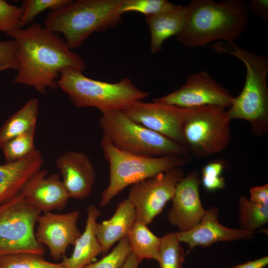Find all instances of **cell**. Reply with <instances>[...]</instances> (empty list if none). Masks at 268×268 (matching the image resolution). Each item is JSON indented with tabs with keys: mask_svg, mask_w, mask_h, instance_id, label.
<instances>
[{
	"mask_svg": "<svg viewBox=\"0 0 268 268\" xmlns=\"http://www.w3.org/2000/svg\"><path fill=\"white\" fill-rule=\"evenodd\" d=\"M7 35L17 46L19 67L14 82L31 86L40 94L58 87L62 71L85 69L84 61L65 39L44 26L34 23Z\"/></svg>",
	"mask_w": 268,
	"mask_h": 268,
	"instance_id": "1",
	"label": "cell"
},
{
	"mask_svg": "<svg viewBox=\"0 0 268 268\" xmlns=\"http://www.w3.org/2000/svg\"><path fill=\"white\" fill-rule=\"evenodd\" d=\"M248 5L243 0H192L186 5L185 23L176 39L189 48L217 40L234 43L246 29Z\"/></svg>",
	"mask_w": 268,
	"mask_h": 268,
	"instance_id": "2",
	"label": "cell"
},
{
	"mask_svg": "<svg viewBox=\"0 0 268 268\" xmlns=\"http://www.w3.org/2000/svg\"><path fill=\"white\" fill-rule=\"evenodd\" d=\"M211 47L217 52L237 58L246 67L244 87L240 93L234 97L227 110L230 119L246 121L257 136L266 134L268 131V57L242 48L235 43L218 42Z\"/></svg>",
	"mask_w": 268,
	"mask_h": 268,
	"instance_id": "3",
	"label": "cell"
},
{
	"mask_svg": "<svg viewBox=\"0 0 268 268\" xmlns=\"http://www.w3.org/2000/svg\"><path fill=\"white\" fill-rule=\"evenodd\" d=\"M122 0H77L51 11L44 26L63 34L71 50L79 47L93 33L117 27L122 20Z\"/></svg>",
	"mask_w": 268,
	"mask_h": 268,
	"instance_id": "4",
	"label": "cell"
},
{
	"mask_svg": "<svg viewBox=\"0 0 268 268\" xmlns=\"http://www.w3.org/2000/svg\"><path fill=\"white\" fill-rule=\"evenodd\" d=\"M100 144L109 167V184L99 202L102 207L126 187L190 161V157L180 155L151 157L128 153L115 147L104 136Z\"/></svg>",
	"mask_w": 268,
	"mask_h": 268,
	"instance_id": "5",
	"label": "cell"
},
{
	"mask_svg": "<svg viewBox=\"0 0 268 268\" xmlns=\"http://www.w3.org/2000/svg\"><path fill=\"white\" fill-rule=\"evenodd\" d=\"M58 86L67 94L76 107H95L101 112L123 111L149 95L136 87L128 78L110 83L90 78L82 72L74 70L62 71Z\"/></svg>",
	"mask_w": 268,
	"mask_h": 268,
	"instance_id": "6",
	"label": "cell"
},
{
	"mask_svg": "<svg viewBox=\"0 0 268 268\" xmlns=\"http://www.w3.org/2000/svg\"><path fill=\"white\" fill-rule=\"evenodd\" d=\"M101 112L99 125L103 133V136L118 149L151 157H189L185 147L132 120L122 111Z\"/></svg>",
	"mask_w": 268,
	"mask_h": 268,
	"instance_id": "7",
	"label": "cell"
},
{
	"mask_svg": "<svg viewBox=\"0 0 268 268\" xmlns=\"http://www.w3.org/2000/svg\"><path fill=\"white\" fill-rule=\"evenodd\" d=\"M231 121L227 110L221 107L185 109L182 134L189 153L203 158L225 149L231 138Z\"/></svg>",
	"mask_w": 268,
	"mask_h": 268,
	"instance_id": "8",
	"label": "cell"
},
{
	"mask_svg": "<svg viewBox=\"0 0 268 268\" xmlns=\"http://www.w3.org/2000/svg\"><path fill=\"white\" fill-rule=\"evenodd\" d=\"M41 213L20 193L0 203V257L19 253L44 254L34 231Z\"/></svg>",
	"mask_w": 268,
	"mask_h": 268,
	"instance_id": "9",
	"label": "cell"
},
{
	"mask_svg": "<svg viewBox=\"0 0 268 268\" xmlns=\"http://www.w3.org/2000/svg\"><path fill=\"white\" fill-rule=\"evenodd\" d=\"M184 176L182 166L176 167L131 186L127 199L134 207L136 220L150 223L172 200Z\"/></svg>",
	"mask_w": 268,
	"mask_h": 268,
	"instance_id": "10",
	"label": "cell"
},
{
	"mask_svg": "<svg viewBox=\"0 0 268 268\" xmlns=\"http://www.w3.org/2000/svg\"><path fill=\"white\" fill-rule=\"evenodd\" d=\"M234 97L203 70L190 74L185 84L176 90L153 101L182 108L190 109L205 106L229 108Z\"/></svg>",
	"mask_w": 268,
	"mask_h": 268,
	"instance_id": "11",
	"label": "cell"
},
{
	"mask_svg": "<svg viewBox=\"0 0 268 268\" xmlns=\"http://www.w3.org/2000/svg\"><path fill=\"white\" fill-rule=\"evenodd\" d=\"M122 111L132 120L185 147L182 134L185 108L138 101Z\"/></svg>",
	"mask_w": 268,
	"mask_h": 268,
	"instance_id": "12",
	"label": "cell"
},
{
	"mask_svg": "<svg viewBox=\"0 0 268 268\" xmlns=\"http://www.w3.org/2000/svg\"><path fill=\"white\" fill-rule=\"evenodd\" d=\"M79 217L77 210L61 214L45 212L38 217L36 238L47 247L53 259H63L67 247L80 235L77 226Z\"/></svg>",
	"mask_w": 268,
	"mask_h": 268,
	"instance_id": "13",
	"label": "cell"
},
{
	"mask_svg": "<svg viewBox=\"0 0 268 268\" xmlns=\"http://www.w3.org/2000/svg\"><path fill=\"white\" fill-rule=\"evenodd\" d=\"M200 184L198 172L193 170L184 176L176 186L167 219L180 232L189 230L197 225L206 212L200 199Z\"/></svg>",
	"mask_w": 268,
	"mask_h": 268,
	"instance_id": "14",
	"label": "cell"
},
{
	"mask_svg": "<svg viewBox=\"0 0 268 268\" xmlns=\"http://www.w3.org/2000/svg\"><path fill=\"white\" fill-rule=\"evenodd\" d=\"M47 174L46 170L41 169L26 182L20 192L30 205L43 213L64 208L70 198L59 175Z\"/></svg>",
	"mask_w": 268,
	"mask_h": 268,
	"instance_id": "15",
	"label": "cell"
},
{
	"mask_svg": "<svg viewBox=\"0 0 268 268\" xmlns=\"http://www.w3.org/2000/svg\"><path fill=\"white\" fill-rule=\"evenodd\" d=\"M218 210L215 207L206 210L200 222L192 229L176 232L180 242L188 244L189 251L197 246L208 247L220 241L250 239L254 232L226 227L218 221Z\"/></svg>",
	"mask_w": 268,
	"mask_h": 268,
	"instance_id": "16",
	"label": "cell"
},
{
	"mask_svg": "<svg viewBox=\"0 0 268 268\" xmlns=\"http://www.w3.org/2000/svg\"><path fill=\"white\" fill-rule=\"evenodd\" d=\"M56 163L63 175L62 182L70 198L81 200L90 195L96 173L86 154L70 150L59 156Z\"/></svg>",
	"mask_w": 268,
	"mask_h": 268,
	"instance_id": "17",
	"label": "cell"
},
{
	"mask_svg": "<svg viewBox=\"0 0 268 268\" xmlns=\"http://www.w3.org/2000/svg\"><path fill=\"white\" fill-rule=\"evenodd\" d=\"M43 162L41 152L35 149L20 159L0 164V203L19 194L26 182L41 169Z\"/></svg>",
	"mask_w": 268,
	"mask_h": 268,
	"instance_id": "18",
	"label": "cell"
},
{
	"mask_svg": "<svg viewBox=\"0 0 268 268\" xmlns=\"http://www.w3.org/2000/svg\"><path fill=\"white\" fill-rule=\"evenodd\" d=\"M87 219L84 230L75 241L70 256H65L61 263L63 268H83L93 263L97 256L102 253L97 240L95 226L101 212L93 205L86 207Z\"/></svg>",
	"mask_w": 268,
	"mask_h": 268,
	"instance_id": "19",
	"label": "cell"
},
{
	"mask_svg": "<svg viewBox=\"0 0 268 268\" xmlns=\"http://www.w3.org/2000/svg\"><path fill=\"white\" fill-rule=\"evenodd\" d=\"M135 220L134 207L126 199L119 202L110 219L101 223L97 222L95 233L103 255L107 253L115 243L128 236Z\"/></svg>",
	"mask_w": 268,
	"mask_h": 268,
	"instance_id": "20",
	"label": "cell"
},
{
	"mask_svg": "<svg viewBox=\"0 0 268 268\" xmlns=\"http://www.w3.org/2000/svg\"><path fill=\"white\" fill-rule=\"evenodd\" d=\"M186 6L174 4L153 15L145 16L150 33V51L156 53L161 50L164 41L176 36L182 29L186 16Z\"/></svg>",
	"mask_w": 268,
	"mask_h": 268,
	"instance_id": "21",
	"label": "cell"
},
{
	"mask_svg": "<svg viewBox=\"0 0 268 268\" xmlns=\"http://www.w3.org/2000/svg\"><path fill=\"white\" fill-rule=\"evenodd\" d=\"M39 101L31 98L9 118L0 128V148L6 142L36 127Z\"/></svg>",
	"mask_w": 268,
	"mask_h": 268,
	"instance_id": "22",
	"label": "cell"
},
{
	"mask_svg": "<svg viewBox=\"0 0 268 268\" xmlns=\"http://www.w3.org/2000/svg\"><path fill=\"white\" fill-rule=\"evenodd\" d=\"M127 238L132 252L140 261L152 259L158 261L161 238L153 233L147 224L136 220Z\"/></svg>",
	"mask_w": 268,
	"mask_h": 268,
	"instance_id": "23",
	"label": "cell"
},
{
	"mask_svg": "<svg viewBox=\"0 0 268 268\" xmlns=\"http://www.w3.org/2000/svg\"><path fill=\"white\" fill-rule=\"evenodd\" d=\"M239 221L241 229L254 232L268 222V206L250 201L241 196L239 201Z\"/></svg>",
	"mask_w": 268,
	"mask_h": 268,
	"instance_id": "24",
	"label": "cell"
},
{
	"mask_svg": "<svg viewBox=\"0 0 268 268\" xmlns=\"http://www.w3.org/2000/svg\"><path fill=\"white\" fill-rule=\"evenodd\" d=\"M158 254L159 268H182L185 253L176 232L161 238Z\"/></svg>",
	"mask_w": 268,
	"mask_h": 268,
	"instance_id": "25",
	"label": "cell"
},
{
	"mask_svg": "<svg viewBox=\"0 0 268 268\" xmlns=\"http://www.w3.org/2000/svg\"><path fill=\"white\" fill-rule=\"evenodd\" d=\"M0 268H63L62 264L50 262L43 255L19 253L0 257Z\"/></svg>",
	"mask_w": 268,
	"mask_h": 268,
	"instance_id": "26",
	"label": "cell"
},
{
	"mask_svg": "<svg viewBox=\"0 0 268 268\" xmlns=\"http://www.w3.org/2000/svg\"><path fill=\"white\" fill-rule=\"evenodd\" d=\"M36 127L12 138L3 145L2 148L6 162L20 159L34 151Z\"/></svg>",
	"mask_w": 268,
	"mask_h": 268,
	"instance_id": "27",
	"label": "cell"
},
{
	"mask_svg": "<svg viewBox=\"0 0 268 268\" xmlns=\"http://www.w3.org/2000/svg\"><path fill=\"white\" fill-rule=\"evenodd\" d=\"M72 1L71 0H24L20 6L22 14L20 29L31 22L41 12L48 9L54 11L61 9Z\"/></svg>",
	"mask_w": 268,
	"mask_h": 268,
	"instance_id": "28",
	"label": "cell"
},
{
	"mask_svg": "<svg viewBox=\"0 0 268 268\" xmlns=\"http://www.w3.org/2000/svg\"><path fill=\"white\" fill-rule=\"evenodd\" d=\"M131 253L127 237L119 241L110 253L83 268H121Z\"/></svg>",
	"mask_w": 268,
	"mask_h": 268,
	"instance_id": "29",
	"label": "cell"
},
{
	"mask_svg": "<svg viewBox=\"0 0 268 268\" xmlns=\"http://www.w3.org/2000/svg\"><path fill=\"white\" fill-rule=\"evenodd\" d=\"M172 3L167 0H122L119 12L121 15L137 12L148 16L163 10Z\"/></svg>",
	"mask_w": 268,
	"mask_h": 268,
	"instance_id": "30",
	"label": "cell"
},
{
	"mask_svg": "<svg viewBox=\"0 0 268 268\" xmlns=\"http://www.w3.org/2000/svg\"><path fill=\"white\" fill-rule=\"evenodd\" d=\"M224 169L223 162L218 160L210 161L202 168L201 182L206 191L212 192L224 188L225 180L222 176Z\"/></svg>",
	"mask_w": 268,
	"mask_h": 268,
	"instance_id": "31",
	"label": "cell"
},
{
	"mask_svg": "<svg viewBox=\"0 0 268 268\" xmlns=\"http://www.w3.org/2000/svg\"><path fill=\"white\" fill-rule=\"evenodd\" d=\"M20 6L0 0V31L7 33L20 29Z\"/></svg>",
	"mask_w": 268,
	"mask_h": 268,
	"instance_id": "32",
	"label": "cell"
},
{
	"mask_svg": "<svg viewBox=\"0 0 268 268\" xmlns=\"http://www.w3.org/2000/svg\"><path fill=\"white\" fill-rule=\"evenodd\" d=\"M17 46L15 40L0 41V67L17 71Z\"/></svg>",
	"mask_w": 268,
	"mask_h": 268,
	"instance_id": "33",
	"label": "cell"
},
{
	"mask_svg": "<svg viewBox=\"0 0 268 268\" xmlns=\"http://www.w3.org/2000/svg\"><path fill=\"white\" fill-rule=\"evenodd\" d=\"M250 201L257 204L268 206V185L252 187L250 190Z\"/></svg>",
	"mask_w": 268,
	"mask_h": 268,
	"instance_id": "34",
	"label": "cell"
},
{
	"mask_svg": "<svg viewBox=\"0 0 268 268\" xmlns=\"http://www.w3.org/2000/svg\"><path fill=\"white\" fill-rule=\"evenodd\" d=\"M248 10L265 21L268 20V0H251L248 5Z\"/></svg>",
	"mask_w": 268,
	"mask_h": 268,
	"instance_id": "35",
	"label": "cell"
},
{
	"mask_svg": "<svg viewBox=\"0 0 268 268\" xmlns=\"http://www.w3.org/2000/svg\"><path fill=\"white\" fill-rule=\"evenodd\" d=\"M268 264V257L265 256L254 261L237 265L231 268H264Z\"/></svg>",
	"mask_w": 268,
	"mask_h": 268,
	"instance_id": "36",
	"label": "cell"
},
{
	"mask_svg": "<svg viewBox=\"0 0 268 268\" xmlns=\"http://www.w3.org/2000/svg\"><path fill=\"white\" fill-rule=\"evenodd\" d=\"M141 261L132 252L121 268H138Z\"/></svg>",
	"mask_w": 268,
	"mask_h": 268,
	"instance_id": "37",
	"label": "cell"
},
{
	"mask_svg": "<svg viewBox=\"0 0 268 268\" xmlns=\"http://www.w3.org/2000/svg\"><path fill=\"white\" fill-rule=\"evenodd\" d=\"M6 69H7V68L6 67H0V71L6 70Z\"/></svg>",
	"mask_w": 268,
	"mask_h": 268,
	"instance_id": "38",
	"label": "cell"
}]
</instances>
